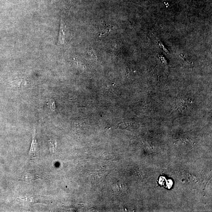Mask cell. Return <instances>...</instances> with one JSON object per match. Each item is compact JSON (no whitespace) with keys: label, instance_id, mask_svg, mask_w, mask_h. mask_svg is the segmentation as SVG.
Here are the masks:
<instances>
[{"label":"cell","instance_id":"6da1fadb","mask_svg":"<svg viewBox=\"0 0 212 212\" xmlns=\"http://www.w3.org/2000/svg\"><path fill=\"white\" fill-rule=\"evenodd\" d=\"M18 200L20 202L28 204H34L35 203H44V200L39 196L31 194H26L17 198Z\"/></svg>","mask_w":212,"mask_h":212},{"label":"cell","instance_id":"7a4b0ae2","mask_svg":"<svg viewBox=\"0 0 212 212\" xmlns=\"http://www.w3.org/2000/svg\"><path fill=\"white\" fill-rule=\"evenodd\" d=\"M39 178L40 177L37 174L32 171H27L24 172L21 176L18 178V180L23 182H30Z\"/></svg>","mask_w":212,"mask_h":212},{"label":"cell","instance_id":"3957f363","mask_svg":"<svg viewBox=\"0 0 212 212\" xmlns=\"http://www.w3.org/2000/svg\"><path fill=\"white\" fill-rule=\"evenodd\" d=\"M108 172L107 171L99 170L94 172L92 174V180L95 182H99L105 179Z\"/></svg>","mask_w":212,"mask_h":212},{"label":"cell","instance_id":"277c9868","mask_svg":"<svg viewBox=\"0 0 212 212\" xmlns=\"http://www.w3.org/2000/svg\"><path fill=\"white\" fill-rule=\"evenodd\" d=\"M38 149V144L35 137V131L34 130L32 134V139L31 145L29 154L32 156H34L37 154Z\"/></svg>","mask_w":212,"mask_h":212},{"label":"cell","instance_id":"5b68a950","mask_svg":"<svg viewBox=\"0 0 212 212\" xmlns=\"http://www.w3.org/2000/svg\"><path fill=\"white\" fill-rule=\"evenodd\" d=\"M65 28L64 23L61 20L60 29L59 34V35L58 41L61 44H63L64 43L65 39V32L64 30Z\"/></svg>","mask_w":212,"mask_h":212},{"label":"cell","instance_id":"8992f818","mask_svg":"<svg viewBox=\"0 0 212 212\" xmlns=\"http://www.w3.org/2000/svg\"><path fill=\"white\" fill-rule=\"evenodd\" d=\"M48 142H49L50 149L51 153H54L56 147L57 146V141H56L55 138L53 137H51L48 140Z\"/></svg>","mask_w":212,"mask_h":212},{"label":"cell","instance_id":"52a82bcc","mask_svg":"<svg viewBox=\"0 0 212 212\" xmlns=\"http://www.w3.org/2000/svg\"><path fill=\"white\" fill-rule=\"evenodd\" d=\"M88 52L90 54V55L92 56L93 57H95L96 58V57L95 56V53H94V50H93L92 48H90L88 50Z\"/></svg>","mask_w":212,"mask_h":212},{"label":"cell","instance_id":"ba28073f","mask_svg":"<svg viewBox=\"0 0 212 212\" xmlns=\"http://www.w3.org/2000/svg\"><path fill=\"white\" fill-rule=\"evenodd\" d=\"M49 103H50V108H51V110L53 111L54 110L55 107V105L54 102L52 100H51L50 102H49Z\"/></svg>","mask_w":212,"mask_h":212}]
</instances>
